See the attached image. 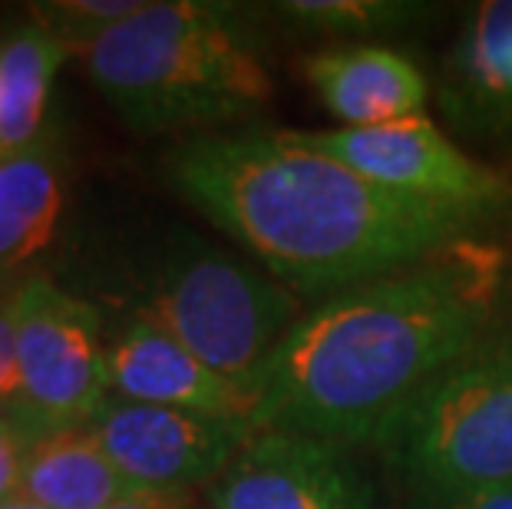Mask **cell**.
I'll return each instance as SVG.
<instances>
[{"instance_id": "obj_1", "label": "cell", "mask_w": 512, "mask_h": 509, "mask_svg": "<svg viewBox=\"0 0 512 509\" xmlns=\"http://www.w3.org/2000/svg\"><path fill=\"white\" fill-rule=\"evenodd\" d=\"M506 285V248L463 235L321 298L261 371L252 427L380 447L433 384L489 341Z\"/></svg>"}, {"instance_id": "obj_2", "label": "cell", "mask_w": 512, "mask_h": 509, "mask_svg": "<svg viewBox=\"0 0 512 509\" xmlns=\"http://www.w3.org/2000/svg\"><path fill=\"white\" fill-rule=\"evenodd\" d=\"M162 176L298 298H331L473 235L483 215L400 196L298 129L238 126L179 139Z\"/></svg>"}, {"instance_id": "obj_3", "label": "cell", "mask_w": 512, "mask_h": 509, "mask_svg": "<svg viewBox=\"0 0 512 509\" xmlns=\"http://www.w3.org/2000/svg\"><path fill=\"white\" fill-rule=\"evenodd\" d=\"M103 100L136 136H205L275 100L245 7L159 0L83 53Z\"/></svg>"}, {"instance_id": "obj_4", "label": "cell", "mask_w": 512, "mask_h": 509, "mask_svg": "<svg viewBox=\"0 0 512 509\" xmlns=\"http://www.w3.org/2000/svg\"><path fill=\"white\" fill-rule=\"evenodd\" d=\"M136 314L255 400L261 371L304 308L268 272L195 235H179L152 265Z\"/></svg>"}, {"instance_id": "obj_5", "label": "cell", "mask_w": 512, "mask_h": 509, "mask_svg": "<svg viewBox=\"0 0 512 509\" xmlns=\"http://www.w3.org/2000/svg\"><path fill=\"white\" fill-rule=\"evenodd\" d=\"M410 503L512 480V334L489 338L380 443Z\"/></svg>"}, {"instance_id": "obj_6", "label": "cell", "mask_w": 512, "mask_h": 509, "mask_svg": "<svg viewBox=\"0 0 512 509\" xmlns=\"http://www.w3.org/2000/svg\"><path fill=\"white\" fill-rule=\"evenodd\" d=\"M20 391L10 420L30 440L90 427L110 400L103 321L90 301L47 278L14 291Z\"/></svg>"}, {"instance_id": "obj_7", "label": "cell", "mask_w": 512, "mask_h": 509, "mask_svg": "<svg viewBox=\"0 0 512 509\" xmlns=\"http://www.w3.org/2000/svg\"><path fill=\"white\" fill-rule=\"evenodd\" d=\"M298 133L304 143L341 159L364 179L400 196L453 205L483 219L512 199V186L503 172L466 156L427 116H410L370 129L337 126L318 129V133L298 129Z\"/></svg>"}, {"instance_id": "obj_8", "label": "cell", "mask_w": 512, "mask_h": 509, "mask_svg": "<svg viewBox=\"0 0 512 509\" xmlns=\"http://www.w3.org/2000/svg\"><path fill=\"white\" fill-rule=\"evenodd\" d=\"M90 430L136 490L166 496L205 490L255 433L252 420L133 404L119 397L106 400Z\"/></svg>"}, {"instance_id": "obj_9", "label": "cell", "mask_w": 512, "mask_h": 509, "mask_svg": "<svg viewBox=\"0 0 512 509\" xmlns=\"http://www.w3.org/2000/svg\"><path fill=\"white\" fill-rule=\"evenodd\" d=\"M202 506L374 509V490L347 447L298 433L255 430L222 476L202 490Z\"/></svg>"}, {"instance_id": "obj_10", "label": "cell", "mask_w": 512, "mask_h": 509, "mask_svg": "<svg viewBox=\"0 0 512 509\" xmlns=\"http://www.w3.org/2000/svg\"><path fill=\"white\" fill-rule=\"evenodd\" d=\"M106 371H110V397L133 404L235 420H252L255 410V400L242 387L215 374L143 314L126 318L113 338H106Z\"/></svg>"}, {"instance_id": "obj_11", "label": "cell", "mask_w": 512, "mask_h": 509, "mask_svg": "<svg viewBox=\"0 0 512 509\" xmlns=\"http://www.w3.org/2000/svg\"><path fill=\"white\" fill-rule=\"evenodd\" d=\"M437 106L473 139L512 136V0H486L456 30L437 73Z\"/></svg>"}, {"instance_id": "obj_12", "label": "cell", "mask_w": 512, "mask_h": 509, "mask_svg": "<svg viewBox=\"0 0 512 509\" xmlns=\"http://www.w3.org/2000/svg\"><path fill=\"white\" fill-rule=\"evenodd\" d=\"M304 80L341 129L423 116L430 80L407 53L384 43H344L304 60Z\"/></svg>"}, {"instance_id": "obj_13", "label": "cell", "mask_w": 512, "mask_h": 509, "mask_svg": "<svg viewBox=\"0 0 512 509\" xmlns=\"http://www.w3.org/2000/svg\"><path fill=\"white\" fill-rule=\"evenodd\" d=\"M63 212V153L57 129L24 153L0 159V278L34 262L53 242Z\"/></svg>"}, {"instance_id": "obj_14", "label": "cell", "mask_w": 512, "mask_h": 509, "mask_svg": "<svg viewBox=\"0 0 512 509\" xmlns=\"http://www.w3.org/2000/svg\"><path fill=\"white\" fill-rule=\"evenodd\" d=\"M136 490L90 427L40 437L27 447L20 496L43 509H106L129 500Z\"/></svg>"}, {"instance_id": "obj_15", "label": "cell", "mask_w": 512, "mask_h": 509, "mask_svg": "<svg viewBox=\"0 0 512 509\" xmlns=\"http://www.w3.org/2000/svg\"><path fill=\"white\" fill-rule=\"evenodd\" d=\"M70 50L34 17L0 40V159L24 153L47 129V100Z\"/></svg>"}, {"instance_id": "obj_16", "label": "cell", "mask_w": 512, "mask_h": 509, "mask_svg": "<svg viewBox=\"0 0 512 509\" xmlns=\"http://www.w3.org/2000/svg\"><path fill=\"white\" fill-rule=\"evenodd\" d=\"M271 14L294 30L354 43L400 34L427 20L430 7L413 0H285L271 7Z\"/></svg>"}, {"instance_id": "obj_17", "label": "cell", "mask_w": 512, "mask_h": 509, "mask_svg": "<svg viewBox=\"0 0 512 509\" xmlns=\"http://www.w3.org/2000/svg\"><path fill=\"white\" fill-rule=\"evenodd\" d=\"M146 4L149 0H47L34 4V20L70 53H86Z\"/></svg>"}, {"instance_id": "obj_18", "label": "cell", "mask_w": 512, "mask_h": 509, "mask_svg": "<svg viewBox=\"0 0 512 509\" xmlns=\"http://www.w3.org/2000/svg\"><path fill=\"white\" fill-rule=\"evenodd\" d=\"M17 331H14V291H0V414H10L17 404Z\"/></svg>"}, {"instance_id": "obj_19", "label": "cell", "mask_w": 512, "mask_h": 509, "mask_svg": "<svg viewBox=\"0 0 512 509\" xmlns=\"http://www.w3.org/2000/svg\"><path fill=\"white\" fill-rule=\"evenodd\" d=\"M30 440L14 420L0 414V503L20 493V476H24V460Z\"/></svg>"}, {"instance_id": "obj_20", "label": "cell", "mask_w": 512, "mask_h": 509, "mask_svg": "<svg viewBox=\"0 0 512 509\" xmlns=\"http://www.w3.org/2000/svg\"><path fill=\"white\" fill-rule=\"evenodd\" d=\"M410 509H512V480L493 483V486H476V490L446 496V500L410 503Z\"/></svg>"}, {"instance_id": "obj_21", "label": "cell", "mask_w": 512, "mask_h": 509, "mask_svg": "<svg viewBox=\"0 0 512 509\" xmlns=\"http://www.w3.org/2000/svg\"><path fill=\"white\" fill-rule=\"evenodd\" d=\"M106 509H205L192 496H166V493H136Z\"/></svg>"}, {"instance_id": "obj_22", "label": "cell", "mask_w": 512, "mask_h": 509, "mask_svg": "<svg viewBox=\"0 0 512 509\" xmlns=\"http://www.w3.org/2000/svg\"><path fill=\"white\" fill-rule=\"evenodd\" d=\"M0 509H43L40 503H34V500H27V496H10L7 503H0Z\"/></svg>"}]
</instances>
